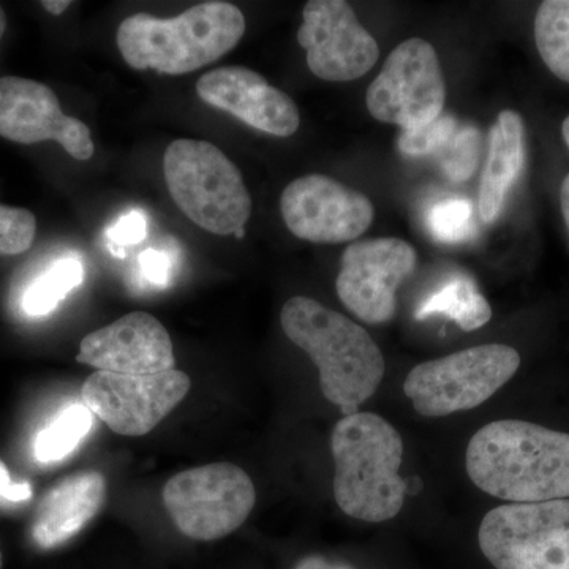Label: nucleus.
Returning a JSON list of instances; mask_svg holds the SVG:
<instances>
[{"label": "nucleus", "mask_w": 569, "mask_h": 569, "mask_svg": "<svg viewBox=\"0 0 569 569\" xmlns=\"http://www.w3.org/2000/svg\"><path fill=\"white\" fill-rule=\"evenodd\" d=\"M467 473L478 489L512 503L569 498V433L503 419L471 437Z\"/></svg>", "instance_id": "f257e3e1"}, {"label": "nucleus", "mask_w": 569, "mask_h": 569, "mask_svg": "<svg viewBox=\"0 0 569 569\" xmlns=\"http://www.w3.org/2000/svg\"><path fill=\"white\" fill-rule=\"evenodd\" d=\"M280 323L284 336L306 351L320 373L326 400L342 413H358L383 381V353L362 326L312 298L284 302Z\"/></svg>", "instance_id": "f03ea898"}, {"label": "nucleus", "mask_w": 569, "mask_h": 569, "mask_svg": "<svg viewBox=\"0 0 569 569\" xmlns=\"http://www.w3.org/2000/svg\"><path fill=\"white\" fill-rule=\"evenodd\" d=\"M244 32L246 18L239 7L209 0L168 20L148 13L126 18L116 41L123 61L134 70L186 74L219 61Z\"/></svg>", "instance_id": "7ed1b4c3"}, {"label": "nucleus", "mask_w": 569, "mask_h": 569, "mask_svg": "<svg viewBox=\"0 0 569 569\" xmlns=\"http://www.w3.org/2000/svg\"><path fill=\"white\" fill-rule=\"evenodd\" d=\"M331 449L336 503L347 516L378 523L402 511L403 441L395 426L376 413L347 415L332 430Z\"/></svg>", "instance_id": "20e7f679"}, {"label": "nucleus", "mask_w": 569, "mask_h": 569, "mask_svg": "<svg viewBox=\"0 0 569 569\" xmlns=\"http://www.w3.org/2000/svg\"><path fill=\"white\" fill-rule=\"evenodd\" d=\"M163 174L178 208L212 234L244 230L252 198L241 171L208 141L176 140L163 156Z\"/></svg>", "instance_id": "39448f33"}, {"label": "nucleus", "mask_w": 569, "mask_h": 569, "mask_svg": "<svg viewBox=\"0 0 569 569\" xmlns=\"http://www.w3.org/2000/svg\"><path fill=\"white\" fill-rule=\"evenodd\" d=\"M520 355L488 343L421 362L403 381V392L421 417L443 418L473 410L516 376Z\"/></svg>", "instance_id": "423d86ee"}, {"label": "nucleus", "mask_w": 569, "mask_h": 569, "mask_svg": "<svg viewBox=\"0 0 569 569\" xmlns=\"http://www.w3.org/2000/svg\"><path fill=\"white\" fill-rule=\"evenodd\" d=\"M162 497L182 535L213 541L233 533L252 515L257 490L241 467L217 462L174 475L164 485Z\"/></svg>", "instance_id": "0eeeda50"}, {"label": "nucleus", "mask_w": 569, "mask_h": 569, "mask_svg": "<svg viewBox=\"0 0 569 569\" xmlns=\"http://www.w3.org/2000/svg\"><path fill=\"white\" fill-rule=\"evenodd\" d=\"M478 541L496 569H569V498L493 508Z\"/></svg>", "instance_id": "6e6552de"}, {"label": "nucleus", "mask_w": 569, "mask_h": 569, "mask_svg": "<svg viewBox=\"0 0 569 569\" xmlns=\"http://www.w3.org/2000/svg\"><path fill=\"white\" fill-rule=\"evenodd\" d=\"M447 84L436 48L429 41H402L366 93L372 118L402 130L417 129L443 114Z\"/></svg>", "instance_id": "1a4fd4ad"}, {"label": "nucleus", "mask_w": 569, "mask_h": 569, "mask_svg": "<svg viewBox=\"0 0 569 569\" xmlns=\"http://www.w3.org/2000/svg\"><path fill=\"white\" fill-rule=\"evenodd\" d=\"M190 378L173 369L156 376H119L97 370L81 389L82 402L112 432L142 437L189 395Z\"/></svg>", "instance_id": "9d476101"}, {"label": "nucleus", "mask_w": 569, "mask_h": 569, "mask_svg": "<svg viewBox=\"0 0 569 569\" xmlns=\"http://www.w3.org/2000/svg\"><path fill=\"white\" fill-rule=\"evenodd\" d=\"M417 261L413 246L399 238L353 242L340 258V302L365 323H388L396 313L397 290L413 274Z\"/></svg>", "instance_id": "9b49d317"}, {"label": "nucleus", "mask_w": 569, "mask_h": 569, "mask_svg": "<svg viewBox=\"0 0 569 569\" xmlns=\"http://www.w3.org/2000/svg\"><path fill=\"white\" fill-rule=\"evenodd\" d=\"M280 212L296 238L317 244L355 241L376 217L367 194L325 174H307L288 183Z\"/></svg>", "instance_id": "f8f14e48"}, {"label": "nucleus", "mask_w": 569, "mask_h": 569, "mask_svg": "<svg viewBox=\"0 0 569 569\" xmlns=\"http://www.w3.org/2000/svg\"><path fill=\"white\" fill-rule=\"evenodd\" d=\"M298 41L307 52L310 71L325 81L359 80L380 58L377 40L346 0L307 2Z\"/></svg>", "instance_id": "ddd939ff"}, {"label": "nucleus", "mask_w": 569, "mask_h": 569, "mask_svg": "<svg viewBox=\"0 0 569 569\" xmlns=\"http://www.w3.org/2000/svg\"><path fill=\"white\" fill-rule=\"evenodd\" d=\"M0 137L20 144L58 141L77 160L96 151L89 127L63 114L52 89L26 78H0Z\"/></svg>", "instance_id": "4468645a"}, {"label": "nucleus", "mask_w": 569, "mask_h": 569, "mask_svg": "<svg viewBox=\"0 0 569 569\" xmlns=\"http://www.w3.org/2000/svg\"><path fill=\"white\" fill-rule=\"evenodd\" d=\"M77 361L119 376H156L176 369L171 337L148 312L127 313L86 336Z\"/></svg>", "instance_id": "2eb2a0df"}, {"label": "nucleus", "mask_w": 569, "mask_h": 569, "mask_svg": "<svg viewBox=\"0 0 569 569\" xmlns=\"http://www.w3.org/2000/svg\"><path fill=\"white\" fill-rule=\"evenodd\" d=\"M197 92L204 103L274 137H291L301 123L295 100L246 67L209 71L197 82Z\"/></svg>", "instance_id": "dca6fc26"}, {"label": "nucleus", "mask_w": 569, "mask_h": 569, "mask_svg": "<svg viewBox=\"0 0 569 569\" xmlns=\"http://www.w3.org/2000/svg\"><path fill=\"white\" fill-rule=\"evenodd\" d=\"M104 497L107 479L100 471H78L56 482L33 516V542L41 549L66 545L99 515Z\"/></svg>", "instance_id": "f3484780"}, {"label": "nucleus", "mask_w": 569, "mask_h": 569, "mask_svg": "<svg viewBox=\"0 0 569 569\" xmlns=\"http://www.w3.org/2000/svg\"><path fill=\"white\" fill-rule=\"evenodd\" d=\"M526 163V127L519 112L498 114L489 138V153L479 187V213L482 222L500 217L509 192L518 182Z\"/></svg>", "instance_id": "a211bd4d"}, {"label": "nucleus", "mask_w": 569, "mask_h": 569, "mask_svg": "<svg viewBox=\"0 0 569 569\" xmlns=\"http://www.w3.org/2000/svg\"><path fill=\"white\" fill-rule=\"evenodd\" d=\"M436 316L456 321L462 331L468 332L489 323L492 307L470 277L458 276L441 284L418 306V320Z\"/></svg>", "instance_id": "6ab92c4d"}, {"label": "nucleus", "mask_w": 569, "mask_h": 569, "mask_svg": "<svg viewBox=\"0 0 569 569\" xmlns=\"http://www.w3.org/2000/svg\"><path fill=\"white\" fill-rule=\"evenodd\" d=\"M535 41L550 73L569 84V0H546L538 7Z\"/></svg>", "instance_id": "aec40b11"}, {"label": "nucleus", "mask_w": 569, "mask_h": 569, "mask_svg": "<svg viewBox=\"0 0 569 569\" xmlns=\"http://www.w3.org/2000/svg\"><path fill=\"white\" fill-rule=\"evenodd\" d=\"M84 280V266L74 257L61 258L37 277L22 296V309L28 316L44 317L54 312L66 296Z\"/></svg>", "instance_id": "412c9836"}, {"label": "nucleus", "mask_w": 569, "mask_h": 569, "mask_svg": "<svg viewBox=\"0 0 569 569\" xmlns=\"http://www.w3.org/2000/svg\"><path fill=\"white\" fill-rule=\"evenodd\" d=\"M92 427V413L81 403L70 406L51 425L40 430L33 455L40 463H54L70 456Z\"/></svg>", "instance_id": "4be33fe9"}, {"label": "nucleus", "mask_w": 569, "mask_h": 569, "mask_svg": "<svg viewBox=\"0 0 569 569\" xmlns=\"http://www.w3.org/2000/svg\"><path fill=\"white\" fill-rule=\"evenodd\" d=\"M427 228L432 238L443 244L466 242L477 233L473 204L466 198H447L430 208Z\"/></svg>", "instance_id": "5701e85b"}, {"label": "nucleus", "mask_w": 569, "mask_h": 569, "mask_svg": "<svg viewBox=\"0 0 569 569\" xmlns=\"http://www.w3.org/2000/svg\"><path fill=\"white\" fill-rule=\"evenodd\" d=\"M443 173L452 182H466L473 176L479 159V132L468 126L456 130L451 140L437 153Z\"/></svg>", "instance_id": "b1692460"}, {"label": "nucleus", "mask_w": 569, "mask_h": 569, "mask_svg": "<svg viewBox=\"0 0 569 569\" xmlns=\"http://www.w3.org/2000/svg\"><path fill=\"white\" fill-rule=\"evenodd\" d=\"M458 129V121L451 114L443 112L436 121L426 126L402 130L397 138V146L408 157L430 156V153L440 152Z\"/></svg>", "instance_id": "393cba45"}, {"label": "nucleus", "mask_w": 569, "mask_h": 569, "mask_svg": "<svg viewBox=\"0 0 569 569\" xmlns=\"http://www.w3.org/2000/svg\"><path fill=\"white\" fill-rule=\"evenodd\" d=\"M36 233L37 220L31 211L0 206V253H24L31 249Z\"/></svg>", "instance_id": "a878e982"}, {"label": "nucleus", "mask_w": 569, "mask_h": 569, "mask_svg": "<svg viewBox=\"0 0 569 569\" xmlns=\"http://www.w3.org/2000/svg\"><path fill=\"white\" fill-rule=\"evenodd\" d=\"M148 233V222H146L144 213L132 211L121 217L110 230H108V241H110V250L114 257L127 258L126 247L138 244Z\"/></svg>", "instance_id": "bb28decb"}, {"label": "nucleus", "mask_w": 569, "mask_h": 569, "mask_svg": "<svg viewBox=\"0 0 569 569\" xmlns=\"http://www.w3.org/2000/svg\"><path fill=\"white\" fill-rule=\"evenodd\" d=\"M141 274L149 283L164 287L171 276V260L162 250L148 249L138 258Z\"/></svg>", "instance_id": "cd10ccee"}, {"label": "nucleus", "mask_w": 569, "mask_h": 569, "mask_svg": "<svg viewBox=\"0 0 569 569\" xmlns=\"http://www.w3.org/2000/svg\"><path fill=\"white\" fill-rule=\"evenodd\" d=\"M31 498V485L26 481H13L9 468L0 459V508H11L17 507V505L28 503Z\"/></svg>", "instance_id": "c85d7f7f"}, {"label": "nucleus", "mask_w": 569, "mask_h": 569, "mask_svg": "<svg viewBox=\"0 0 569 569\" xmlns=\"http://www.w3.org/2000/svg\"><path fill=\"white\" fill-rule=\"evenodd\" d=\"M293 569H356L350 565L342 563V561H336L326 559L321 556H309L305 559L299 560Z\"/></svg>", "instance_id": "c756f323"}, {"label": "nucleus", "mask_w": 569, "mask_h": 569, "mask_svg": "<svg viewBox=\"0 0 569 569\" xmlns=\"http://www.w3.org/2000/svg\"><path fill=\"white\" fill-rule=\"evenodd\" d=\"M560 206L561 213H563L565 223H567L569 233V173L563 179L560 187Z\"/></svg>", "instance_id": "7c9ffc66"}, {"label": "nucleus", "mask_w": 569, "mask_h": 569, "mask_svg": "<svg viewBox=\"0 0 569 569\" xmlns=\"http://www.w3.org/2000/svg\"><path fill=\"white\" fill-rule=\"evenodd\" d=\"M41 6H43L44 10L50 11L51 14H54V17H59V14H62L63 11L69 9L71 2L70 0H43Z\"/></svg>", "instance_id": "2f4dec72"}, {"label": "nucleus", "mask_w": 569, "mask_h": 569, "mask_svg": "<svg viewBox=\"0 0 569 569\" xmlns=\"http://www.w3.org/2000/svg\"><path fill=\"white\" fill-rule=\"evenodd\" d=\"M7 29V14L3 11L2 6H0V39H2L3 33H6Z\"/></svg>", "instance_id": "473e14b6"}, {"label": "nucleus", "mask_w": 569, "mask_h": 569, "mask_svg": "<svg viewBox=\"0 0 569 569\" xmlns=\"http://www.w3.org/2000/svg\"><path fill=\"white\" fill-rule=\"evenodd\" d=\"M561 134H563V140L567 142L569 148V114L567 116V119H565L563 123H561Z\"/></svg>", "instance_id": "72a5a7b5"}, {"label": "nucleus", "mask_w": 569, "mask_h": 569, "mask_svg": "<svg viewBox=\"0 0 569 569\" xmlns=\"http://www.w3.org/2000/svg\"><path fill=\"white\" fill-rule=\"evenodd\" d=\"M0 568H2V552H0Z\"/></svg>", "instance_id": "f704fd0d"}]
</instances>
